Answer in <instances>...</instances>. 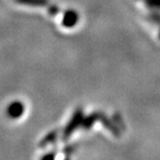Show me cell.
<instances>
[{
  "instance_id": "6da1fadb",
  "label": "cell",
  "mask_w": 160,
  "mask_h": 160,
  "mask_svg": "<svg viewBox=\"0 0 160 160\" xmlns=\"http://www.w3.org/2000/svg\"><path fill=\"white\" fill-rule=\"evenodd\" d=\"M82 116H83V112L81 109H78L72 117V119L71 120V122L68 123L67 128H65L64 131V139H67L71 136V134L76 129V128L82 122Z\"/></svg>"
},
{
  "instance_id": "7a4b0ae2",
  "label": "cell",
  "mask_w": 160,
  "mask_h": 160,
  "mask_svg": "<svg viewBox=\"0 0 160 160\" xmlns=\"http://www.w3.org/2000/svg\"><path fill=\"white\" fill-rule=\"evenodd\" d=\"M8 115L9 117L13 118V119H17L18 117H20L24 112V105L19 101H15L13 103H11L10 106L8 107Z\"/></svg>"
},
{
  "instance_id": "3957f363",
  "label": "cell",
  "mask_w": 160,
  "mask_h": 160,
  "mask_svg": "<svg viewBox=\"0 0 160 160\" xmlns=\"http://www.w3.org/2000/svg\"><path fill=\"white\" fill-rule=\"evenodd\" d=\"M78 21V15L75 11L68 10L64 14L63 18V25L66 27H72Z\"/></svg>"
},
{
  "instance_id": "277c9868",
  "label": "cell",
  "mask_w": 160,
  "mask_h": 160,
  "mask_svg": "<svg viewBox=\"0 0 160 160\" xmlns=\"http://www.w3.org/2000/svg\"><path fill=\"white\" fill-rule=\"evenodd\" d=\"M57 136H58V130L51 131L50 133H48V134L47 136H45L44 138L41 141L40 146H41V147H45L47 145H48L49 143H52L53 141H55V139L57 138Z\"/></svg>"
},
{
  "instance_id": "5b68a950",
  "label": "cell",
  "mask_w": 160,
  "mask_h": 160,
  "mask_svg": "<svg viewBox=\"0 0 160 160\" xmlns=\"http://www.w3.org/2000/svg\"><path fill=\"white\" fill-rule=\"evenodd\" d=\"M18 3L26 4V5H32V6H43L47 7L48 4V0H17Z\"/></svg>"
},
{
  "instance_id": "8992f818",
  "label": "cell",
  "mask_w": 160,
  "mask_h": 160,
  "mask_svg": "<svg viewBox=\"0 0 160 160\" xmlns=\"http://www.w3.org/2000/svg\"><path fill=\"white\" fill-rule=\"evenodd\" d=\"M148 7H156L160 8V0H144Z\"/></svg>"
},
{
  "instance_id": "52a82bcc",
  "label": "cell",
  "mask_w": 160,
  "mask_h": 160,
  "mask_svg": "<svg viewBox=\"0 0 160 160\" xmlns=\"http://www.w3.org/2000/svg\"><path fill=\"white\" fill-rule=\"evenodd\" d=\"M42 158L43 159H45V158H51L52 159V158H54V153H51V154L49 153V154H47V155H43Z\"/></svg>"
}]
</instances>
